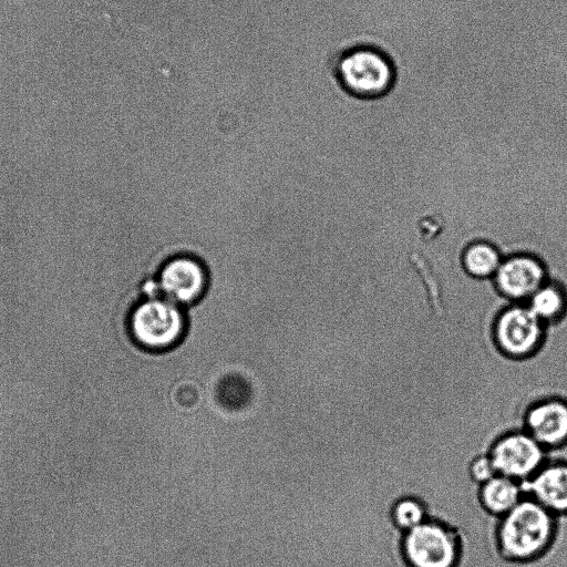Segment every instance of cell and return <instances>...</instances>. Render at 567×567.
Masks as SVG:
<instances>
[{"label": "cell", "instance_id": "obj_1", "mask_svg": "<svg viewBox=\"0 0 567 567\" xmlns=\"http://www.w3.org/2000/svg\"><path fill=\"white\" fill-rule=\"evenodd\" d=\"M556 516L528 496L504 516L496 526V546L502 560L528 565L543 558L556 533Z\"/></svg>", "mask_w": 567, "mask_h": 567}, {"label": "cell", "instance_id": "obj_2", "mask_svg": "<svg viewBox=\"0 0 567 567\" xmlns=\"http://www.w3.org/2000/svg\"><path fill=\"white\" fill-rule=\"evenodd\" d=\"M331 74L341 91L353 99L374 101L386 96L398 78L392 55L368 42L350 44L331 61Z\"/></svg>", "mask_w": 567, "mask_h": 567}, {"label": "cell", "instance_id": "obj_3", "mask_svg": "<svg viewBox=\"0 0 567 567\" xmlns=\"http://www.w3.org/2000/svg\"><path fill=\"white\" fill-rule=\"evenodd\" d=\"M124 329L128 341L145 353L161 354L178 348L188 336L185 308L161 297H140L128 309Z\"/></svg>", "mask_w": 567, "mask_h": 567}, {"label": "cell", "instance_id": "obj_4", "mask_svg": "<svg viewBox=\"0 0 567 567\" xmlns=\"http://www.w3.org/2000/svg\"><path fill=\"white\" fill-rule=\"evenodd\" d=\"M400 557L405 567H460L462 540L451 525L430 517L401 536Z\"/></svg>", "mask_w": 567, "mask_h": 567}, {"label": "cell", "instance_id": "obj_5", "mask_svg": "<svg viewBox=\"0 0 567 567\" xmlns=\"http://www.w3.org/2000/svg\"><path fill=\"white\" fill-rule=\"evenodd\" d=\"M158 295L183 308L197 306L210 288V270L192 252L164 258L154 272Z\"/></svg>", "mask_w": 567, "mask_h": 567}, {"label": "cell", "instance_id": "obj_6", "mask_svg": "<svg viewBox=\"0 0 567 567\" xmlns=\"http://www.w3.org/2000/svg\"><path fill=\"white\" fill-rule=\"evenodd\" d=\"M548 327L526 305H511L494 318L492 336L497 350L513 360L529 359L544 346Z\"/></svg>", "mask_w": 567, "mask_h": 567}, {"label": "cell", "instance_id": "obj_7", "mask_svg": "<svg viewBox=\"0 0 567 567\" xmlns=\"http://www.w3.org/2000/svg\"><path fill=\"white\" fill-rule=\"evenodd\" d=\"M487 454L497 474L520 483L533 476L547 461V451L524 429L497 437Z\"/></svg>", "mask_w": 567, "mask_h": 567}, {"label": "cell", "instance_id": "obj_8", "mask_svg": "<svg viewBox=\"0 0 567 567\" xmlns=\"http://www.w3.org/2000/svg\"><path fill=\"white\" fill-rule=\"evenodd\" d=\"M547 280V268L539 257L514 252L503 258L493 286L501 297L517 303L528 301Z\"/></svg>", "mask_w": 567, "mask_h": 567}, {"label": "cell", "instance_id": "obj_9", "mask_svg": "<svg viewBox=\"0 0 567 567\" xmlns=\"http://www.w3.org/2000/svg\"><path fill=\"white\" fill-rule=\"evenodd\" d=\"M546 451L567 444V401L548 396L534 402L525 412L524 427Z\"/></svg>", "mask_w": 567, "mask_h": 567}, {"label": "cell", "instance_id": "obj_10", "mask_svg": "<svg viewBox=\"0 0 567 567\" xmlns=\"http://www.w3.org/2000/svg\"><path fill=\"white\" fill-rule=\"evenodd\" d=\"M524 496L532 497L555 516L567 514V462L547 460L528 480L522 482Z\"/></svg>", "mask_w": 567, "mask_h": 567}, {"label": "cell", "instance_id": "obj_11", "mask_svg": "<svg viewBox=\"0 0 567 567\" xmlns=\"http://www.w3.org/2000/svg\"><path fill=\"white\" fill-rule=\"evenodd\" d=\"M523 497L522 483L501 474L478 486L481 506L487 514L497 518L514 508Z\"/></svg>", "mask_w": 567, "mask_h": 567}, {"label": "cell", "instance_id": "obj_12", "mask_svg": "<svg viewBox=\"0 0 567 567\" xmlns=\"http://www.w3.org/2000/svg\"><path fill=\"white\" fill-rule=\"evenodd\" d=\"M528 308L547 327L567 318V287L557 280H547L527 301Z\"/></svg>", "mask_w": 567, "mask_h": 567}, {"label": "cell", "instance_id": "obj_13", "mask_svg": "<svg viewBox=\"0 0 567 567\" xmlns=\"http://www.w3.org/2000/svg\"><path fill=\"white\" fill-rule=\"evenodd\" d=\"M502 260L498 247L488 240L470 243L461 255L465 274L477 280L493 278Z\"/></svg>", "mask_w": 567, "mask_h": 567}, {"label": "cell", "instance_id": "obj_14", "mask_svg": "<svg viewBox=\"0 0 567 567\" xmlns=\"http://www.w3.org/2000/svg\"><path fill=\"white\" fill-rule=\"evenodd\" d=\"M216 399L227 411H241L254 399V386L250 380L239 372L223 375L216 384Z\"/></svg>", "mask_w": 567, "mask_h": 567}, {"label": "cell", "instance_id": "obj_15", "mask_svg": "<svg viewBox=\"0 0 567 567\" xmlns=\"http://www.w3.org/2000/svg\"><path fill=\"white\" fill-rule=\"evenodd\" d=\"M429 518V507L417 496H401L390 507V520L401 534L411 530Z\"/></svg>", "mask_w": 567, "mask_h": 567}, {"label": "cell", "instance_id": "obj_16", "mask_svg": "<svg viewBox=\"0 0 567 567\" xmlns=\"http://www.w3.org/2000/svg\"><path fill=\"white\" fill-rule=\"evenodd\" d=\"M470 480L477 486L491 480L497 473L487 453L474 456L467 466Z\"/></svg>", "mask_w": 567, "mask_h": 567}]
</instances>
